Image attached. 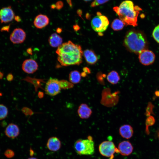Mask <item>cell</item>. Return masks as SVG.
Wrapping results in <instances>:
<instances>
[{"instance_id":"6da1fadb","label":"cell","mask_w":159,"mask_h":159,"mask_svg":"<svg viewBox=\"0 0 159 159\" xmlns=\"http://www.w3.org/2000/svg\"><path fill=\"white\" fill-rule=\"evenodd\" d=\"M56 52L58 60L62 66L79 65L82 62L83 53L81 46L70 41L59 46Z\"/></svg>"},{"instance_id":"7a4b0ae2","label":"cell","mask_w":159,"mask_h":159,"mask_svg":"<svg viewBox=\"0 0 159 159\" xmlns=\"http://www.w3.org/2000/svg\"><path fill=\"white\" fill-rule=\"evenodd\" d=\"M113 9L125 25L135 26L138 25V16L142 9L138 6H134L132 1H124L119 6L114 7Z\"/></svg>"},{"instance_id":"3957f363","label":"cell","mask_w":159,"mask_h":159,"mask_svg":"<svg viewBox=\"0 0 159 159\" xmlns=\"http://www.w3.org/2000/svg\"><path fill=\"white\" fill-rule=\"evenodd\" d=\"M124 44L129 51L138 54L147 49L148 46L145 34L142 32L135 29L129 30L127 33Z\"/></svg>"},{"instance_id":"277c9868","label":"cell","mask_w":159,"mask_h":159,"mask_svg":"<svg viewBox=\"0 0 159 159\" xmlns=\"http://www.w3.org/2000/svg\"><path fill=\"white\" fill-rule=\"evenodd\" d=\"M74 148L79 155H90L95 152V144L92 139H79L75 142Z\"/></svg>"},{"instance_id":"5b68a950","label":"cell","mask_w":159,"mask_h":159,"mask_svg":"<svg viewBox=\"0 0 159 159\" xmlns=\"http://www.w3.org/2000/svg\"><path fill=\"white\" fill-rule=\"evenodd\" d=\"M109 24L107 17L102 15L99 12L97 13V16L92 20L91 26L92 29L96 32L101 33L105 31Z\"/></svg>"},{"instance_id":"8992f818","label":"cell","mask_w":159,"mask_h":159,"mask_svg":"<svg viewBox=\"0 0 159 159\" xmlns=\"http://www.w3.org/2000/svg\"><path fill=\"white\" fill-rule=\"evenodd\" d=\"M99 151L103 156L112 159L115 153H119L113 142L110 141H105L99 145Z\"/></svg>"},{"instance_id":"52a82bcc","label":"cell","mask_w":159,"mask_h":159,"mask_svg":"<svg viewBox=\"0 0 159 159\" xmlns=\"http://www.w3.org/2000/svg\"><path fill=\"white\" fill-rule=\"evenodd\" d=\"M61 89L59 80L57 79L51 77L46 83L45 91L47 94L53 96L59 93Z\"/></svg>"},{"instance_id":"ba28073f","label":"cell","mask_w":159,"mask_h":159,"mask_svg":"<svg viewBox=\"0 0 159 159\" xmlns=\"http://www.w3.org/2000/svg\"><path fill=\"white\" fill-rule=\"evenodd\" d=\"M138 58L141 64L145 66H148L154 63L155 56L152 51L146 49L143 50L139 54Z\"/></svg>"},{"instance_id":"9c48e42d","label":"cell","mask_w":159,"mask_h":159,"mask_svg":"<svg viewBox=\"0 0 159 159\" xmlns=\"http://www.w3.org/2000/svg\"><path fill=\"white\" fill-rule=\"evenodd\" d=\"M26 38V34L22 29L16 28L14 29L10 34V39L14 44L23 43Z\"/></svg>"},{"instance_id":"30bf717a","label":"cell","mask_w":159,"mask_h":159,"mask_svg":"<svg viewBox=\"0 0 159 159\" xmlns=\"http://www.w3.org/2000/svg\"><path fill=\"white\" fill-rule=\"evenodd\" d=\"M14 17V13L10 6L4 7L0 10V19L1 23L10 22Z\"/></svg>"},{"instance_id":"8fae6325","label":"cell","mask_w":159,"mask_h":159,"mask_svg":"<svg viewBox=\"0 0 159 159\" xmlns=\"http://www.w3.org/2000/svg\"><path fill=\"white\" fill-rule=\"evenodd\" d=\"M22 67L24 72L30 74L33 73L37 70L38 65L35 60L32 59H28L24 61Z\"/></svg>"},{"instance_id":"7c38bea8","label":"cell","mask_w":159,"mask_h":159,"mask_svg":"<svg viewBox=\"0 0 159 159\" xmlns=\"http://www.w3.org/2000/svg\"><path fill=\"white\" fill-rule=\"evenodd\" d=\"M117 149L119 153L123 156H128L132 153L133 148L128 141H123L119 144Z\"/></svg>"},{"instance_id":"4fadbf2b","label":"cell","mask_w":159,"mask_h":159,"mask_svg":"<svg viewBox=\"0 0 159 159\" xmlns=\"http://www.w3.org/2000/svg\"><path fill=\"white\" fill-rule=\"evenodd\" d=\"M49 22V19L46 15L40 14L36 16L34 24L37 28L42 29L47 26Z\"/></svg>"},{"instance_id":"5bb4252c","label":"cell","mask_w":159,"mask_h":159,"mask_svg":"<svg viewBox=\"0 0 159 159\" xmlns=\"http://www.w3.org/2000/svg\"><path fill=\"white\" fill-rule=\"evenodd\" d=\"M92 110L85 103L81 104L79 107L77 113L79 117L82 119L89 118L92 114Z\"/></svg>"},{"instance_id":"9a60e30c","label":"cell","mask_w":159,"mask_h":159,"mask_svg":"<svg viewBox=\"0 0 159 159\" xmlns=\"http://www.w3.org/2000/svg\"><path fill=\"white\" fill-rule=\"evenodd\" d=\"M61 146L60 141L56 137H52L49 138L47 144L48 149L52 151L58 150L61 148Z\"/></svg>"},{"instance_id":"2e32d148","label":"cell","mask_w":159,"mask_h":159,"mask_svg":"<svg viewBox=\"0 0 159 159\" xmlns=\"http://www.w3.org/2000/svg\"><path fill=\"white\" fill-rule=\"evenodd\" d=\"M19 129L16 125L10 123L6 128V135L9 138H14L17 137L19 134Z\"/></svg>"},{"instance_id":"e0dca14e","label":"cell","mask_w":159,"mask_h":159,"mask_svg":"<svg viewBox=\"0 0 159 159\" xmlns=\"http://www.w3.org/2000/svg\"><path fill=\"white\" fill-rule=\"evenodd\" d=\"M119 132L122 137L128 139L132 136L133 130L132 127L130 125L125 124L120 127Z\"/></svg>"},{"instance_id":"ac0fdd59","label":"cell","mask_w":159,"mask_h":159,"mask_svg":"<svg viewBox=\"0 0 159 159\" xmlns=\"http://www.w3.org/2000/svg\"><path fill=\"white\" fill-rule=\"evenodd\" d=\"M83 54L87 62L90 64H94L98 60V56L93 51L91 50L87 49L85 50Z\"/></svg>"},{"instance_id":"d6986e66","label":"cell","mask_w":159,"mask_h":159,"mask_svg":"<svg viewBox=\"0 0 159 159\" xmlns=\"http://www.w3.org/2000/svg\"><path fill=\"white\" fill-rule=\"evenodd\" d=\"M49 45L53 47H58L62 44V39L60 36L56 33L52 34L48 39Z\"/></svg>"},{"instance_id":"ffe728a7","label":"cell","mask_w":159,"mask_h":159,"mask_svg":"<svg viewBox=\"0 0 159 159\" xmlns=\"http://www.w3.org/2000/svg\"><path fill=\"white\" fill-rule=\"evenodd\" d=\"M107 79L108 81L111 84L115 85L118 82L120 78L117 72L112 71L108 74Z\"/></svg>"},{"instance_id":"44dd1931","label":"cell","mask_w":159,"mask_h":159,"mask_svg":"<svg viewBox=\"0 0 159 159\" xmlns=\"http://www.w3.org/2000/svg\"><path fill=\"white\" fill-rule=\"evenodd\" d=\"M69 80L73 84H76L80 82L81 80V74L77 70L71 71L69 74Z\"/></svg>"},{"instance_id":"7402d4cb","label":"cell","mask_w":159,"mask_h":159,"mask_svg":"<svg viewBox=\"0 0 159 159\" xmlns=\"http://www.w3.org/2000/svg\"><path fill=\"white\" fill-rule=\"evenodd\" d=\"M125 25L124 23L120 19H116L112 22L111 27L115 31H118L122 29Z\"/></svg>"},{"instance_id":"603a6c76","label":"cell","mask_w":159,"mask_h":159,"mask_svg":"<svg viewBox=\"0 0 159 159\" xmlns=\"http://www.w3.org/2000/svg\"><path fill=\"white\" fill-rule=\"evenodd\" d=\"M155 122V119L153 116L151 115L147 117L145 121L146 128L145 130V132L147 135L149 134L150 133L148 129L149 127L154 125Z\"/></svg>"},{"instance_id":"cb8c5ba5","label":"cell","mask_w":159,"mask_h":159,"mask_svg":"<svg viewBox=\"0 0 159 159\" xmlns=\"http://www.w3.org/2000/svg\"><path fill=\"white\" fill-rule=\"evenodd\" d=\"M8 114L7 107L2 104H0V120L5 118Z\"/></svg>"},{"instance_id":"d4e9b609","label":"cell","mask_w":159,"mask_h":159,"mask_svg":"<svg viewBox=\"0 0 159 159\" xmlns=\"http://www.w3.org/2000/svg\"><path fill=\"white\" fill-rule=\"evenodd\" d=\"M59 83L61 89H66L71 88L73 87V84L64 80H59Z\"/></svg>"},{"instance_id":"484cf974","label":"cell","mask_w":159,"mask_h":159,"mask_svg":"<svg viewBox=\"0 0 159 159\" xmlns=\"http://www.w3.org/2000/svg\"><path fill=\"white\" fill-rule=\"evenodd\" d=\"M154 107V105L151 102H148L146 108L145 115L148 117L151 115V114L154 115L153 112Z\"/></svg>"},{"instance_id":"4316f807","label":"cell","mask_w":159,"mask_h":159,"mask_svg":"<svg viewBox=\"0 0 159 159\" xmlns=\"http://www.w3.org/2000/svg\"><path fill=\"white\" fill-rule=\"evenodd\" d=\"M152 36L155 40L159 44V25L154 28Z\"/></svg>"},{"instance_id":"83f0119b","label":"cell","mask_w":159,"mask_h":159,"mask_svg":"<svg viewBox=\"0 0 159 159\" xmlns=\"http://www.w3.org/2000/svg\"><path fill=\"white\" fill-rule=\"evenodd\" d=\"M110 0H94L91 4V7H95L104 4Z\"/></svg>"},{"instance_id":"f1b7e54d","label":"cell","mask_w":159,"mask_h":159,"mask_svg":"<svg viewBox=\"0 0 159 159\" xmlns=\"http://www.w3.org/2000/svg\"><path fill=\"white\" fill-rule=\"evenodd\" d=\"M5 156L7 158H12L14 155V151L11 150H7L4 153Z\"/></svg>"},{"instance_id":"f546056e","label":"cell","mask_w":159,"mask_h":159,"mask_svg":"<svg viewBox=\"0 0 159 159\" xmlns=\"http://www.w3.org/2000/svg\"><path fill=\"white\" fill-rule=\"evenodd\" d=\"M10 27V25L4 26L1 29V32L3 31H7V32H9V30Z\"/></svg>"},{"instance_id":"4dcf8cb0","label":"cell","mask_w":159,"mask_h":159,"mask_svg":"<svg viewBox=\"0 0 159 159\" xmlns=\"http://www.w3.org/2000/svg\"><path fill=\"white\" fill-rule=\"evenodd\" d=\"M13 76L11 73L8 74L6 77L7 80L9 81H12L13 79Z\"/></svg>"},{"instance_id":"1f68e13d","label":"cell","mask_w":159,"mask_h":159,"mask_svg":"<svg viewBox=\"0 0 159 159\" xmlns=\"http://www.w3.org/2000/svg\"><path fill=\"white\" fill-rule=\"evenodd\" d=\"M27 52L30 54L32 55V49L30 48H29L27 49Z\"/></svg>"},{"instance_id":"d6a6232c","label":"cell","mask_w":159,"mask_h":159,"mask_svg":"<svg viewBox=\"0 0 159 159\" xmlns=\"http://www.w3.org/2000/svg\"><path fill=\"white\" fill-rule=\"evenodd\" d=\"M14 18L15 20L17 22H19L21 21V19L20 17L18 16H15Z\"/></svg>"},{"instance_id":"836d02e7","label":"cell","mask_w":159,"mask_h":159,"mask_svg":"<svg viewBox=\"0 0 159 159\" xmlns=\"http://www.w3.org/2000/svg\"><path fill=\"white\" fill-rule=\"evenodd\" d=\"M62 31V29L60 28H58L57 29L56 31L58 33H61Z\"/></svg>"},{"instance_id":"e575fe53","label":"cell","mask_w":159,"mask_h":159,"mask_svg":"<svg viewBox=\"0 0 159 159\" xmlns=\"http://www.w3.org/2000/svg\"><path fill=\"white\" fill-rule=\"evenodd\" d=\"M155 95L157 97H159V90H156L155 92Z\"/></svg>"},{"instance_id":"d590c367","label":"cell","mask_w":159,"mask_h":159,"mask_svg":"<svg viewBox=\"0 0 159 159\" xmlns=\"http://www.w3.org/2000/svg\"><path fill=\"white\" fill-rule=\"evenodd\" d=\"M4 76V74L2 72L0 71V79L2 78Z\"/></svg>"},{"instance_id":"8d00e7d4","label":"cell","mask_w":159,"mask_h":159,"mask_svg":"<svg viewBox=\"0 0 159 159\" xmlns=\"http://www.w3.org/2000/svg\"><path fill=\"white\" fill-rule=\"evenodd\" d=\"M157 136H158V137L159 138V130L157 131Z\"/></svg>"},{"instance_id":"74e56055","label":"cell","mask_w":159,"mask_h":159,"mask_svg":"<svg viewBox=\"0 0 159 159\" xmlns=\"http://www.w3.org/2000/svg\"><path fill=\"white\" fill-rule=\"evenodd\" d=\"M28 159H38L35 158L31 157V158H28Z\"/></svg>"},{"instance_id":"f35d334b","label":"cell","mask_w":159,"mask_h":159,"mask_svg":"<svg viewBox=\"0 0 159 159\" xmlns=\"http://www.w3.org/2000/svg\"><path fill=\"white\" fill-rule=\"evenodd\" d=\"M83 0L85 1H90L91 0Z\"/></svg>"}]
</instances>
